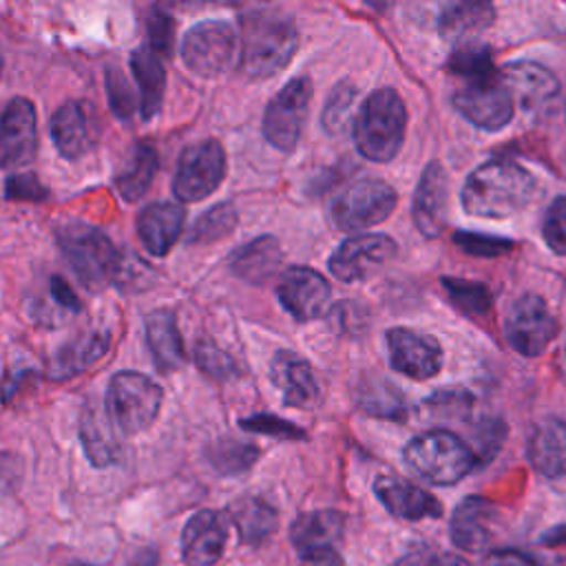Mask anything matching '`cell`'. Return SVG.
Returning <instances> with one entry per match:
<instances>
[{
  "instance_id": "25",
  "label": "cell",
  "mask_w": 566,
  "mask_h": 566,
  "mask_svg": "<svg viewBox=\"0 0 566 566\" xmlns=\"http://www.w3.org/2000/svg\"><path fill=\"white\" fill-rule=\"evenodd\" d=\"M528 460L544 478L566 475V420L546 418L528 438Z\"/></svg>"
},
{
  "instance_id": "19",
  "label": "cell",
  "mask_w": 566,
  "mask_h": 566,
  "mask_svg": "<svg viewBox=\"0 0 566 566\" xmlns=\"http://www.w3.org/2000/svg\"><path fill=\"white\" fill-rule=\"evenodd\" d=\"M497 526V509L480 495L464 497L451 513L449 535L453 544L467 553H478L489 546Z\"/></svg>"
},
{
  "instance_id": "15",
  "label": "cell",
  "mask_w": 566,
  "mask_h": 566,
  "mask_svg": "<svg viewBox=\"0 0 566 566\" xmlns=\"http://www.w3.org/2000/svg\"><path fill=\"white\" fill-rule=\"evenodd\" d=\"M38 150V115L27 97H13L0 115V166H27Z\"/></svg>"
},
{
  "instance_id": "3",
  "label": "cell",
  "mask_w": 566,
  "mask_h": 566,
  "mask_svg": "<svg viewBox=\"0 0 566 566\" xmlns=\"http://www.w3.org/2000/svg\"><path fill=\"white\" fill-rule=\"evenodd\" d=\"M407 111L394 88L374 91L354 122V144L369 161H391L402 146Z\"/></svg>"
},
{
  "instance_id": "38",
  "label": "cell",
  "mask_w": 566,
  "mask_h": 566,
  "mask_svg": "<svg viewBox=\"0 0 566 566\" xmlns=\"http://www.w3.org/2000/svg\"><path fill=\"white\" fill-rule=\"evenodd\" d=\"M449 301L467 316H484L491 310V292L486 285L464 279H442Z\"/></svg>"
},
{
  "instance_id": "50",
  "label": "cell",
  "mask_w": 566,
  "mask_h": 566,
  "mask_svg": "<svg viewBox=\"0 0 566 566\" xmlns=\"http://www.w3.org/2000/svg\"><path fill=\"white\" fill-rule=\"evenodd\" d=\"M482 566H537V562L517 548H497L486 553Z\"/></svg>"
},
{
  "instance_id": "41",
  "label": "cell",
  "mask_w": 566,
  "mask_h": 566,
  "mask_svg": "<svg viewBox=\"0 0 566 566\" xmlns=\"http://www.w3.org/2000/svg\"><path fill=\"white\" fill-rule=\"evenodd\" d=\"M356 99V88L349 82H340L332 88L325 108H323V126L327 133H340L349 119L352 104Z\"/></svg>"
},
{
  "instance_id": "21",
  "label": "cell",
  "mask_w": 566,
  "mask_h": 566,
  "mask_svg": "<svg viewBox=\"0 0 566 566\" xmlns=\"http://www.w3.org/2000/svg\"><path fill=\"white\" fill-rule=\"evenodd\" d=\"M228 520L219 511L195 513L181 533V557L188 566H212L226 546Z\"/></svg>"
},
{
  "instance_id": "17",
  "label": "cell",
  "mask_w": 566,
  "mask_h": 566,
  "mask_svg": "<svg viewBox=\"0 0 566 566\" xmlns=\"http://www.w3.org/2000/svg\"><path fill=\"white\" fill-rule=\"evenodd\" d=\"M276 296L296 321L305 323L325 312L329 301V283L312 268L292 265L281 274Z\"/></svg>"
},
{
  "instance_id": "10",
  "label": "cell",
  "mask_w": 566,
  "mask_h": 566,
  "mask_svg": "<svg viewBox=\"0 0 566 566\" xmlns=\"http://www.w3.org/2000/svg\"><path fill=\"white\" fill-rule=\"evenodd\" d=\"M310 97L312 82L307 77H294L270 99L263 115V135L274 148L283 153L294 150L307 117Z\"/></svg>"
},
{
  "instance_id": "27",
  "label": "cell",
  "mask_w": 566,
  "mask_h": 566,
  "mask_svg": "<svg viewBox=\"0 0 566 566\" xmlns=\"http://www.w3.org/2000/svg\"><path fill=\"white\" fill-rule=\"evenodd\" d=\"M146 343L161 371H175L186 363L184 343L170 310H155L146 316Z\"/></svg>"
},
{
  "instance_id": "8",
  "label": "cell",
  "mask_w": 566,
  "mask_h": 566,
  "mask_svg": "<svg viewBox=\"0 0 566 566\" xmlns=\"http://www.w3.org/2000/svg\"><path fill=\"white\" fill-rule=\"evenodd\" d=\"M237 55V35L228 22L206 20L186 31L181 40L184 64L201 75L214 77L230 69Z\"/></svg>"
},
{
  "instance_id": "49",
  "label": "cell",
  "mask_w": 566,
  "mask_h": 566,
  "mask_svg": "<svg viewBox=\"0 0 566 566\" xmlns=\"http://www.w3.org/2000/svg\"><path fill=\"white\" fill-rule=\"evenodd\" d=\"M400 566H471L464 557L447 555V553H431V551H416L407 555Z\"/></svg>"
},
{
  "instance_id": "28",
  "label": "cell",
  "mask_w": 566,
  "mask_h": 566,
  "mask_svg": "<svg viewBox=\"0 0 566 566\" xmlns=\"http://www.w3.org/2000/svg\"><path fill=\"white\" fill-rule=\"evenodd\" d=\"M281 265V248L274 237H259L252 239L250 243L241 245L232 256H230V270L252 283V285H263L268 283Z\"/></svg>"
},
{
  "instance_id": "20",
  "label": "cell",
  "mask_w": 566,
  "mask_h": 566,
  "mask_svg": "<svg viewBox=\"0 0 566 566\" xmlns=\"http://www.w3.org/2000/svg\"><path fill=\"white\" fill-rule=\"evenodd\" d=\"M270 378L281 391L283 402L296 409H314L321 400V387L305 358L296 352H276L270 363Z\"/></svg>"
},
{
  "instance_id": "42",
  "label": "cell",
  "mask_w": 566,
  "mask_h": 566,
  "mask_svg": "<svg viewBox=\"0 0 566 566\" xmlns=\"http://www.w3.org/2000/svg\"><path fill=\"white\" fill-rule=\"evenodd\" d=\"M195 360L201 371H206L208 376H212L217 380H226L237 374L234 360L217 343H212L208 338H201L195 345Z\"/></svg>"
},
{
  "instance_id": "2",
  "label": "cell",
  "mask_w": 566,
  "mask_h": 566,
  "mask_svg": "<svg viewBox=\"0 0 566 566\" xmlns=\"http://www.w3.org/2000/svg\"><path fill=\"white\" fill-rule=\"evenodd\" d=\"M239 69L250 80H265L283 71L296 53L298 33L294 20L281 11L256 9L241 20Z\"/></svg>"
},
{
  "instance_id": "12",
  "label": "cell",
  "mask_w": 566,
  "mask_h": 566,
  "mask_svg": "<svg viewBox=\"0 0 566 566\" xmlns=\"http://www.w3.org/2000/svg\"><path fill=\"white\" fill-rule=\"evenodd\" d=\"M455 108L478 128L484 130H500L504 128L515 113V104L511 99L509 88L500 80L497 71L467 82L455 95H453Z\"/></svg>"
},
{
  "instance_id": "33",
  "label": "cell",
  "mask_w": 566,
  "mask_h": 566,
  "mask_svg": "<svg viewBox=\"0 0 566 566\" xmlns=\"http://www.w3.org/2000/svg\"><path fill=\"white\" fill-rule=\"evenodd\" d=\"M356 402L360 411L374 418L402 420L407 416L405 396L385 378H365L356 389Z\"/></svg>"
},
{
  "instance_id": "56",
  "label": "cell",
  "mask_w": 566,
  "mask_h": 566,
  "mask_svg": "<svg viewBox=\"0 0 566 566\" xmlns=\"http://www.w3.org/2000/svg\"><path fill=\"white\" fill-rule=\"evenodd\" d=\"M71 566H91V564H80V562H77V564H71Z\"/></svg>"
},
{
  "instance_id": "14",
  "label": "cell",
  "mask_w": 566,
  "mask_h": 566,
  "mask_svg": "<svg viewBox=\"0 0 566 566\" xmlns=\"http://www.w3.org/2000/svg\"><path fill=\"white\" fill-rule=\"evenodd\" d=\"M511 93V99L531 117L546 115L559 97V82L553 73L535 62H511L497 71Z\"/></svg>"
},
{
  "instance_id": "47",
  "label": "cell",
  "mask_w": 566,
  "mask_h": 566,
  "mask_svg": "<svg viewBox=\"0 0 566 566\" xmlns=\"http://www.w3.org/2000/svg\"><path fill=\"white\" fill-rule=\"evenodd\" d=\"M148 38H150V51L155 55H170L172 42H175V22L172 18L161 11L153 9L148 18Z\"/></svg>"
},
{
  "instance_id": "29",
  "label": "cell",
  "mask_w": 566,
  "mask_h": 566,
  "mask_svg": "<svg viewBox=\"0 0 566 566\" xmlns=\"http://www.w3.org/2000/svg\"><path fill=\"white\" fill-rule=\"evenodd\" d=\"M51 137L66 159H77L91 148V126L80 102H64L51 117Z\"/></svg>"
},
{
  "instance_id": "6",
  "label": "cell",
  "mask_w": 566,
  "mask_h": 566,
  "mask_svg": "<svg viewBox=\"0 0 566 566\" xmlns=\"http://www.w3.org/2000/svg\"><path fill=\"white\" fill-rule=\"evenodd\" d=\"M161 389L155 380L139 371H119L111 378L106 405L111 420L124 433H139L148 429L161 407Z\"/></svg>"
},
{
  "instance_id": "16",
  "label": "cell",
  "mask_w": 566,
  "mask_h": 566,
  "mask_svg": "<svg viewBox=\"0 0 566 566\" xmlns=\"http://www.w3.org/2000/svg\"><path fill=\"white\" fill-rule=\"evenodd\" d=\"M385 343L389 365L413 380H427L442 367V349L433 336L407 327H391Z\"/></svg>"
},
{
  "instance_id": "11",
  "label": "cell",
  "mask_w": 566,
  "mask_h": 566,
  "mask_svg": "<svg viewBox=\"0 0 566 566\" xmlns=\"http://www.w3.org/2000/svg\"><path fill=\"white\" fill-rule=\"evenodd\" d=\"M555 334L557 321L542 296L524 294L513 301L504 318V336L515 352L537 356L551 345Z\"/></svg>"
},
{
  "instance_id": "36",
  "label": "cell",
  "mask_w": 566,
  "mask_h": 566,
  "mask_svg": "<svg viewBox=\"0 0 566 566\" xmlns=\"http://www.w3.org/2000/svg\"><path fill=\"white\" fill-rule=\"evenodd\" d=\"M256 458L259 449L254 444L234 438H221L208 447L210 464L223 475H237L248 471Z\"/></svg>"
},
{
  "instance_id": "51",
  "label": "cell",
  "mask_w": 566,
  "mask_h": 566,
  "mask_svg": "<svg viewBox=\"0 0 566 566\" xmlns=\"http://www.w3.org/2000/svg\"><path fill=\"white\" fill-rule=\"evenodd\" d=\"M49 292H51V301L55 303V307H62L64 312H71V314L82 310L80 298L75 296V292L71 290V285H69L62 276H53V279H51Z\"/></svg>"
},
{
  "instance_id": "52",
  "label": "cell",
  "mask_w": 566,
  "mask_h": 566,
  "mask_svg": "<svg viewBox=\"0 0 566 566\" xmlns=\"http://www.w3.org/2000/svg\"><path fill=\"white\" fill-rule=\"evenodd\" d=\"M20 480V460L13 453L0 451V491L13 489Z\"/></svg>"
},
{
  "instance_id": "48",
  "label": "cell",
  "mask_w": 566,
  "mask_h": 566,
  "mask_svg": "<svg viewBox=\"0 0 566 566\" xmlns=\"http://www.w3.org/2000/svg\"><path fill=\"white\" fill-rule=\"evenodd\" d=\"M4 192L9 199H20V201H42L49 195V190L38 181V177L29 172L11 175L4 184Z\"/></svg>"
},
{
  "instance_id": "4",
  "label": "cell",
  "mask_w": 566,
  "mask_h": 566,
  "mask_svg": "<svg viewBox=\"0 0 566 566\" xmlns=\"http://www.w3.org/2000/svg\"><path fill=\"white\" fill-rule=\"evenodd\" d=\"M402 455L416 475L433 484L460 482L475 467L469 444L449 429H429L413 436Z\"/></svg>"
},
{
  "instance_id": "40",
  "label": "cell",
  "mask_w": 566,
  "mask_h": 566,
  "mask_svg": "<svg viewBox=\"0 0 566 566\" xmlns=\"http://www.w3.org/2000/svg\"><path fill=\"white\" fill-rule=\"evenodd\" d=\"M506 438V424L500 418H482L471 431V453L478 464L491 462Z\"/></svg>"
},
{
  "instance_id": "31",
  "label": "cell",
  "mask_w": 566,
  "mask_h": 566,
  "mask_svg": "<svg viewBox=\"0 0 566 566\" xmlns=\"http://www.w3.org/2000/svg\"><path fill=\"white\" fill-rule=\"evenodd\" d=\"M493 22V7L489 2H451L438 15V31L444 40L460 42Z\"/></svg>"
},
{
  "instance_id": "22",
  "label": "cell",
  "mask_w": 566,
  "mask_h": 566,
  "mask_svg": "<svg viewBox=\"0 0 566 566\" xmlns=\"http://www.w3.org/2000/svg\"><path fill=\"white\" fill-rule=\"evenodd\" d=\"M374 493L380 504L400 520H424V517H440L442 506L440 502L424 489L394 475H380L374 482Z\"/></svg>"
},
{
  "instance_id": "34",
  "label": "cell",
  "mask_w": 566,
  "mask_h": 566,
  "mask_svg": "<svg viewBox=\"0 0 566 566\" xmlns=\"http://www.w3.org/2000/svg\"><path fill=\"white\" fill-rule=\"evenodd\" d=\"M157 166H159V159H157V153L153 146H146V144L135 146L128 164L115 179L119 195L126 201H137L153 184Z\"/></svg>"
},
{
  "instance_id": "18",
  "label": "cell",
  "mask_w": 566,
  "mask_h": 566,
  "mask_svg": "<svg viewBox=\"0 0 566 566\" xmlns=\"http://www.w3.org/2000/svg\"><path fill=\"white\" fill-rule=\"evenodd\" d=\"M449 179L438 161H429L413 192V223L422 237L433 239L447 226Z\"/></svg>"
},
{
  "instance_id": "55",
  "label": "cell",
  "mask_w": 566,
  "mask_h": 566,
  "mask_svg": "<svg viewBox=\"0 0 566 566\" xmlns=\"http://www.w3.org/2000/svg\"><path fill=\"white\" fill-rule=\"evenodd\" d=\"M546 566H566V555H564V557H555V559H551Z\"/></svg>"
},
{
  "instance_id": "1",
  "label": "cell",
  "mask_w": 566,
  "mask_h": 566,
  "mask_svg": "<svg viewBox=\"0 0 566 566\" xmlns=\"http://www.w3.org/2000/svg\"><path fill=\"white\" fill-rule=\"evenodd\" d=\"M533 175L511 159H491L478 166L462 186V208L473 217L504 219L531 203Z\"/></svg>"
},
{
  "instance_id": "32",
  "label": "cell",
  "mask_w": 566,
  "mask_h": 566,
  "mask_svg": "<svg viewBox=\"0 0 566 566\" xmlns=\"http://www.w3.org/2000/svg\"><path fill=\"white\" fill-rule=\"evenodd\" d=\"M230 520L234 522L239 537L248 544L265 539L276 528V511L261 497H241L232 502Z\"/></svg>"
},
{
  "instance_id": "53",
  "label": "cell",
  "mask_w": 566,
  "mask_h": 566,
  "mask_svg": "<svg viewBox=\"0 0 566 566\" xmlns=\"http://www.w3.org/2000/svg\"><path fill=\"white\" fill-rule=\"evenodd\" d=\"M298 566H343V562L334 548H325V551H314L303 555Z\"/></svg>"
},
{
  "instance_id": "7",
  "label": "cell",
  "mask_w": 566,
  "mask_h": 566,
  "mask_svg": "<svg viewBox=\"0 0 566 566\" xmlns=\"http://www.w3.org/2000/svg\"><path fill=\"white\" fill-rule=\"evenodd\" d=\"M396 190L380 179H360L338 195L329 208L338 230L356 232L385 221L396 208Z\"/></svg>"
},
{
  "instance_id": "5",
  "label": "cell",
  "mask_w": 566,
  "mask_h": 566,
  "mask_svg": "<svg viewBox=\"0 0 566 566\" xmlns=\"http://www.w3.org/2000/svg\"><path fill=\"white\" fill-rule=\"evenodd\" d=\"M57 241L77 279L88 287L106 285L122 272V256L111 239L82 221H69L57 230Z\"/></svg>"
},
{
  "instance_id": "23",
  "label": "cell",
  "mask_w": 566,
  "mask_h": 566,
  "mask_svg": "<svg viewBox=\"0 0 566 566\" xmlns=\"http://www.w3.org/2000/svg\"><path fill=\"white\" fill-rule=\"evenodd\" d=\"M184 219H186V212L177 203H170V201L148 203L137 214V237L150 254L164 256L179 239L184 230Z\"/></svg>"
},
{
  "instance_id": "44",
  "label": "cell",
  "mask_w": 566,
  "mask_h": 566,
  "mask_svg": "<svg viewBox=\"0 0 566 566\" xmlns=\"http://www.w3.org/2000/svg\"><path fill=\"white\" fill-rule=\"evenodd\" d=\"M453 243L458 248H462L464 252L473 254V256H497V254H504L513 248V241H509V239L480 234V232H469V230L455 232Z\"/></svg>"
},
{
  "instance_id": "57",
  "label": "cell",
  "mask_w": 566,
  "mask_h": 566,
  "mask_svg": "<svg viewBox=\"0 0 566 566\" xmlns=\"http://www.w3.org/2000/svg\"><path fill=\"white\" fill-rule=\"evenodd\" d=\"M0 66H2V60H0Z\"/></svg>"
},
{
  "instance_id": "30",
  "label": "cell",
  "mask_w": 566,
  "mask_h": 566,
  "mask_svg": "<svg viewBox=\"0 0 566 566\" xmlns=\"http://www.w3.org/2000/svg\"><path fill=\"white\" fill-rule=\"evenodd\" d=\"M130 71L139 86V111L144 119H150L157 115L164 97L166 86V71L159 62V55H155L148 46L135 49L130 55Z\"/></svg>"
},
{
  "instance_id": "43",
  "label": "cell",
  "mask_w": 566,
  "mask_h": 566,
  "mask_svg": "<svg viewBox=\"0 0 566 566\" xmlns=\"http://www.w3.org/2000/svg\"><path fill=\"white\" fill-rule=\"evenodd\" d=\"M106 95H108L111 111L119 119H128L133 115V111H135V93H133L128 80L124 77V73L117 66H111L106 71Z\"/></svg>"
},
{
  "instance_id": "35",
  "label": "cell",
  "mask_w": 566,
  "mask_h": 566,
  "mask_svg": "<svg viewBox=\"0 0 566 566\" xmlns=\"http://www.w3.org/2000/svg\"><path fill=\"white\" fill-rule=\"evenodd\" d=\"M80 438L84 444V451L88 460L95 467H108L119 455V444L108 427V420L104 416H97L95 411L86 409L80 424Z\"/></svg>"
},
{
  "instance_id": "13",
  "label": "cell",
  "mask_w": 566,
  "mask_h": 566,
  "mask_svg": "<svg viewBox=\"0 0 566 566\" xmlns=\"http://www.w3.org/2000/svg\"><path fill=\"white\" fill-rule=\"evenodd\" d=\"M396 254V243L387 234H356L345 239L329 256V272L345 281H363L385 268Z\"/></svg>"
},
{
  "instance_id": "54",
  "label": "cell",
  "mask_w": 566,
  "mask_h": 566,
  "mask_svg": "<svg viewBox=\"0 0 566 566\" xmlns=\"http://www.w3.org/2000/svg\"><path fill=\"white\" fill-rule=\"evenodd\" d=\"M539 542L544 546H557V544H566V522L564 524H557L553 528H548L546 533H542Z\"/></svg>"
},
{
  "instance_id": "37",
  "label": "cell",
  "mask_w": 566,
  "mask_h": 566,
  "mask_svg": "<svg viewBox=\"0 0 566 566\" xmlns=\"http://www.w3.org/2000/svg\"><path fill=\"white\" fill-rule=\"evenodd\" d=\"M237 226V210L232 203H217L206 210L190 228L188 243H212L226 234H230Z\"/></svg>"
},
{
  "instance_id": "46",
  "label": "cell",
  "mask_w": 566,
  "mask_h": 566,
  "mask_svg": "<svg viewBox=\"0 0 566 566\" xmlns=\"http://www.w3.org/2000/svg\"><path fill=\"white\" fill-rule=\"evenodd\" d=\"M241 429L245 431H254V433H265V436H274V438H283V440H294V438H305V431L298 429L294 422L283 420L279 416H270V413H256L250 418L239 420Z\"/></svg>"
},
{
  "instance_id": "39",
  "label": "cell",
  "mask_w": 566,
  "mask_h": 566,
  "mask_svg": "<svg viewBox=\"0 0 566 566\" xmlns=\"http://www.w3.org/2000/svg\"><path fill=\"white\" fill-rule=\"evenodd\" d=\"M447 69H449V73H453L458 77H464L467 82L495 73L493 60H491V49L484 46V44H473V42L458 46L449 55Z\"/></svg>"
},
{
  "instance_id": "26",
  "label": "cell",
  "mask_w": 566,
  "mask_h": 566,
  "mask_svg": "<svg viewBox=\"0 0 566 566\" xmlns=\"http://www.w3.org/2000/svg\"><path fill=\"white\" fill-rule=\"evenodd\" d=\"M343 526L345 517L334 509L310 511L292 522L290 542L301 555L325 551L338 542V537L343 535Z\"/></svg>"
},
{
  "instance_id": "9",
  "label": "cell",
  "mask_w": 566,
  "mask_h": 566,
  "mask_svg": "<svg viewBox=\"0 0 566 566\" xmlns=\"http://www.w3.org/2000/svg\"><path fill=\"white\" fill-rule=\"evenodd\" d=\"M226 175V153L217 139L188 146L172 179V192L179 201H199L212 195Z\"/></svg>"
},
{
  "instance_id": "24",
  "label": "cell",
  "mask_w": 566,
  "mask_h": 566,
  "mask_svg": "<svg viewBox=\"0 0 566 566\" xmlns=\"http://www.w3.org/2000/svg\"><path fill=\"white\" fill-rule=\"evenodd\" d=\"M108 345H111L108 329H86L77 334L53 354L49 365V378L64 380L69 376L82 374L106 354Z\"/></svg>"
},
{
  "instance_id": "45",
  "label": "cell",
  "mask_w": 566,
  "mask_h": 566,
  "mask_svg": "<svg viewBox=\"0 0 566 566\" xmlns=\"http://www.w3.org/2000/svg\"><path fill=\"white\" fill-rule=\"evenodd\" d=\"M542 234L546 245L555 254H566V197H557L548 206L542 223Z\"/></svg>"
}]
</instances>
